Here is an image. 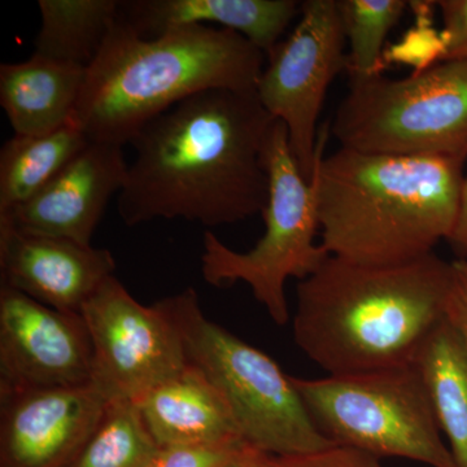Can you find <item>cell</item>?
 Returning a JSON list of instances; mask_svg holds the SVG:
<instances>
[{
    "mask_svg": "<svg viewBox=\"0 0 467 467\" xmlns=\"http://www.w3.org/2000/svg\"><path fill=\"white\" fill-rule=\"evenodd\" d=\"M275 122L256 90L216 88L175 104L131 140L119 216L126 226L183 218L218 227L263 213Z\"/></svg>",
    "mask_w": 467,
    "mask_h": 467,
    "instance_id": "obj_1",
    "label": "cell"
},
{
    "mask_svg": "<svg viewBox=\"0 0 467 467\" xmlns=\"http://www.w3.org/2000/svg\"><path fill=\"white\" fill-rule=\"evenodd\" d=\"M312 186L321 244L359 265H398L425 257L459 223L466 159L389 156L343 149L322 156Z\"/></svg>",
    "mask_w": 467,
    "mask_h": 467,
    "instance_id": "obj_2",
    "label": "cell"
},
{
    "mask_svg": "<svg viewBox=\"0 0 467 467\" xmlns=\"http://www.w3.org/2000/svg\"><path fill=\"white\" fill-rule=\"evenodd\" d=\"M451 263L435 252L398 265L328 256L296 288L292 333L328 376L414 364L445 318Z\"/></svg>",
    "mask_w": 467,
    "mask_h": 467,
    "instance_id": "obj_3",
    "label": "cell"
},
{
    "mask_svg": "<svg viewBox=\"0 0 467 467\" xmlns=\"http://www.w3.org/2000/svg\"><path fill=\"white\" fill-rule=\"evenodd\" d=\"M266 57L233 30L187 26L143 38L119 23L86 69L75 119L90 142L130 144L147 122L199 92L254 91Z\"/></svg>",
    "mask_w": 467,
    "mask_h": 467,
    "instance_id": "obj_4",
    "label": "cell"
},
{
    "mask_svg": "<svg viewBox=\"0 0 467 467\" xmlns=\"http://www.w3.org/2000/svg\"><path fill=\"white\" fill-rule=\"evenodd\" d=\"M159 303L180 334L187 362L225 399L243 441L269 456L335 444L310 417L292 377L263 350L211 321L193 288Z\"/></svg>",
    "mask_w": 467,
    "mask_h": 467,
    "instance_id": "obj_5",
    "label": "cell"
},
{
    "mask_svg": "<svg viewBox=\"0 0 467 467\" xmlns=\"http://www.w3.org/2000/svg\"><path fill=\"white\" fill-rule=\"evenodd\" d=\"M331 131L359 152L467 159V58L405 78L350 77Z\"/></svg>",
    "mask_w": 467,
    "mask_h": 467,
    "instance_id": "obj_6",
    "label": "cell"
},
{
    "mask_svg": "<svg viewBox=\"0 0 467 467\" xmlns=\"http://www.w3.org/2000/svg\"><path fill=\"white\" fill-rule=\"evenodd\" d=\"M310 417L335 444L378 459L459 467L416 364L318 379L292 377Z\"/></svg>",
    "mask_w": 467,
    "mask_h": 467,
    "instance_id": "obj_7",
    "label": "cell"
},
{
    "mask_svg": "<svg viewBox=\"0 0 467 467\" xmlns=\"http://www.w3.org/2000/svg\"><path fill=\"white\" fill-rule=\"evenodd\" d=\"M266 165L270 189L263 212L265 233L252 250L238 252L205 232L202 275L213 287L244 282L270 318L284 326L290 319L285 282L308 278L330 254L316 243L319 223L315 190L292 156L284 122L276 121L273 128Z\"/></svg>",
    "mask_w": 467,
    "mask_h": 467,
    "instance_id": "obj_8",
    "label": "cell"
},
{
    "mask_svg": "<svg viewBox=\"0 0 467 467\" xmlns=\"http://www.w3.org/2000/svg\"><path fill=\"white\" fill-rule=\"evenodd\" d=\"M347 38L337 0L301 2L290 36L266 57L256 85L264 109L287 129L292 156L312 182L318 119L335 77L347 70Z\"/></svg>",
    "mask_w": 467,
    "mask_h": 467,
    "instance_id": "obj_9",
    "label": "cell"
},
{
    "mask_svg": "<svg viewBox=\"0 0 467 467\" xmlns=\"http://www.w3.org/2000/svg\"><path fill=\"white\" fill-rule=\"evenodd\" d=\"M94 350L92 384L109 402H138L187 368L182 340L160 303H138L109 276L81 310Z\"/></svg>",
    "mask_w": 467,
    "mask_h": 467,
    "instance_id": "obj_10",
    "label": "cell"
},
{
    "mask_svg": "<svg viewBox=\"0 0 467 467\" xmlns=\"http://www.w3.org/2000/svg\"><path fill=\"white\" fill-rule=\"evenodd\" d=\"M94 350L81 313L0 287V393L92 384Z\"/></svg>",
    "mask_w": 467,
    "mask_h": 467,
    "instance_id": "obj_11",
    "label": "cell"
},
{
    "mask_svg": "<svg viewBox=\"0 0 467 467\" xmlns=\"http://www.w3.org/2000/svg\"><path fill=\"white\" fill-rule=\"evenodd\" d=\"M109 401L94 384L0 393V467H67Z\"/></svg>",
    "mask_w": 467,
    "mask_h": 467,
    "instance_id": "obj_12",
    "label": "cell"
},
{
    "mask_svg": "<svg viewBox=\"0 0 467 467\" xmlns=\"http://www.w3.org/2000/svg\"><path fill=\"white\" fill-rule=\"evenodd\" d=\"M128 168L122 146L90 142L34 198L0 213V223L91 245L110 199L124 187Z\"/></svg>",
    "mask_w": 467,
    "mask_h": 467,
    "instance_id": "obj_13",
    "label": "cell"
},
{
    "mask_svg": "<svg viewBox=\"0 0 467 467\" xmlns=\"http://www.w3.org/2000/svg\"><path fill=\"white\" fill-rule=\"evenodd\" d=\"M115 270L109 250L0 223L2 285L51 308L81 313Z\"/></svg>",
    "mask_w": 467,
    "mask_h": 467,
    "instance_id": "obj_14",
    "label": "cell"
},
{
    "mask_svg": "<svg viewBox=\"0 0 467 467\" xmlns=\"http://www.w3.org/2000/svg\"><path fill=\"white\" fill-rule=\"evenodd\" d=\"M300 5L295 0H128L119 2V21L143 38L187 26L233 30L267 57Z\"/></svg>",
    "mask_w": 467,
    "mask_h": 467,
    "instance_id": "obj_15",
    "label": "cell"
},
{
    "mask_svg": "<svg viewBox=\"0 0 467 467\" xmlns=\"http://www.w3.org/2000/svg\"><path fill=\"white\" fill-rule=\"evenodd\" d=\"M135 404L159 447L243 441L225 399L192 365Z\"/></svg>",
    "mask_w": 467,
    "mask_h": 467,
    "instance_id": "obj_16",
    "label": "cell"
},
{
    "mask_svg": "<svg viewBox=\"0 0 467 467\" xmlns=\"http://www.w3.org/2000/svg\"><path fill=\"white\" fill-rule=\"evenodd\" d=\"M86 69L33 54L0 66V104L15 135L50 133L75 119Z\"/></svg>",
    "mask_w": 467,
    "mask_h": 467,
    "instance_id": "obj_17",
    "label": "cell"
},
{
    "mask_svg": "<svg viewBox=\"0 0 467 467\" xmlns=\"http://www.w3.org/2000/svg\"><path fill=\"white\" fill-rule=\"evenodd\" d=\"M414 364L451 456L457 466L467 467V348L447 319L426 337Z\"/></svg>",
    "mask_w": 467,
    "mask_h": 467,
    "instance_id": "obj_18",
    "label": "cell"
},
{
    "mask_svg": "<svg viewBox=\"0 0 467 467\" xmlns=\"http://www.w3.org/2000/svg\"><path fill=\"white\" fill-rule=\"evenodd\" d=\"M88 143L75 119L50 133L14 135L0 150V213L34 198Z\"/></svg>",
    "mask_w": 467,
    "mask_h": 467,
    "instance_id": "obj_19",
    "label": "cell"
},
{
    "mask_svg": "<svg viewBox=\"0 0 467 467\" xmlns=\"http://www.w3.org/2000/svg\"><path fill=\"white\" fill-rule=\"evenodd\" d=\"M34 54L88 69L119 18V0H39Z\"/></svg>",
    "mask_w": 467,
    "mask_h": 467,
    "instance_id": "obj_20",
    "label": "cell"
},
{
    "mask_svg": "<svg viewBox=\"0 0 467 467\" xmlns=\"http://www.w3.org/2000/svg\"><path fill=\"white\" fill-rule=\"evenodd\" d=\"M159 450L135 402H109L67 467H147Z\"/></svg>",
    "mask_w": 467,
    "mask_h": 467,
    "instance_id": "obj_21",
    "label": "cell"
},
{
    "mask_svg": "<svg viewBox=\"0 0 467 467\" xmlns=\"http://www.w3.org/2000/svg\"><path fill=\"white\" fill-rule=\"evenodd\" d=\"M407 7L404 0H337L349 45V77L380 75L384 41Z\"/></svg>",
    "mask_w": 467,
    "mask_h": 467,
    "instance_id": "obj_22",
    "label": "cell"
},
{
    "mask_svg": "<svg viewBox=\"0 0 467 467\" xmlns=\"http://www.w3.org/2000/svg\"><path fill=\"white\" fill-rule=\"evenodd\" d=\"M245 444L247 442L243 441H233L220 444L159 447L147 467H221Z\"/></svg>",
    "mask_w": 467,
    "mask_h": 467,
    "instance_id": "obj_23",
    "label": "cell"
},
{
    "mask_svg": "<svg viewBox=\"0 0 467 467\" xmlns=\"http://www.w3.org/2000/svg\"><path fill=\"white\" fill-rule=\"evenodd\" d=\"M267 467H382L380 459L367 451L334 444L324 450L272 456Z\"/></svg>",
    "mask_w": 467,
    "mask_h": 467,
    "instance_id": "obj_24",
    "label": "cell"
},
{
    "mask_svg": "<svg viewBox=\"0 0 467 467\" xmlns=\"http://www.w3.org/2000/svg\"><path fill=\"white\" fill-rule=\"evenodd\" d=\"M436 5L442 18V61L467 58V0H442Z\"/></svg>",
    "mask_w": 467,
    "mask_h": 467,
    "instance_id": "obj_25",
    "label": "cell"
},
{
    "mask_svg": "<svg viewBox=\"0 0 467 467\" xmlns=\"http://www.w3.org/2000/svg\"><path fill=\"white\" fill-rule=\"evenodd\" d=\"M445 319L467 348V259L451 263V279L445 303Z\"/></svg>",
    "mask_w": 467,
    "mask_h": 467,
    "instance_id": "obj_26",
    "label": "cell"
},
{
    "mask_svg": "<svg viewBox=\"0 0 467 467\" xmlns=\"http://www.w3.org/2000/svg\"><path fill=\"white\" fill-rule=\"evenodd\" d=\"M270 457L265 451L245 444L232 460L221 467H267Z\"/></svg>",
    "mask_w": 467,
    "mask_h": 467,
    "instance_id": "obj_27",
    "label": "cell"
},
{
    "mask_svg": "<svg viewBox=\"0 0 467 467\" xmlns=\"http://www.w3.org/2000/svg\"><path fill=\"white\" fill-rule=\"evenodd\" d=\"M448 242L459 254L467 256V177L465 183H463L459 223H457L456 229H454V233L451 234Z\"/></svg>",
    "mask_w": 467,
    "mask_h": 467,
    "instance_id": "obj_28",
    "label": "cell"
}]
</instances>
